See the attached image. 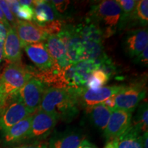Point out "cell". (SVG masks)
I'll return each mask as SVG.
<instances>
[{"label":"cell","mask_w":148,"mask_h":148,"mask_svg":"<svg viewBox=\"0 0 148 148\" xmlns=\"http://www.w3.org/2000/svg\"><path fill=\"white\" fill-rule=\"evenodd\" d=\"M104 62L105 61L97 60H86L76 62L73 64L77 73L86 84L88 77L90 76L92 72L96 69H101Z\"/></svg>","instance_id":"21"},{"label":"cell","mask_w":148,"mask_h":148,"mask_svg":"<svg viewBox=\"0 0 148 148\" xmlns=\"http://www.w3.org/2000/svg\"><path fill=\"white\" fill-rule=\"evenodd\" d=\"M0 8L2 10L5 18H6L9 24L11 25V27H13L16 19L10 10V8H9L8 4H7L6 1L0 0Z\"/></svg>","instance_id":"28"},{"label":"cell","mask_w":148,"mask_h":148,"mask_svg":"<svg viewBox=\"0 0 148 148\" xmlns=\"http://www.w3.org/2000/svg\"><path fill=\"white\" fill-rule=\"evenodd\" d=\"M121 8L117 1L105 0L92 7L88 18L100 26V24L106 26L108 30L106 36L112 34L114 27L119 22Z\"/></svg>","instance_id":"2"},{"label":"cell","mask_w":148,"mask_h":148,"mask_svg":"<svg viewBox=\"0 0 148 148\" xmlns=\"http://www.w3.org/2000/svg\"><path fill=\"white\" fill-rule=\"evenodd\" d=\"M82 148H96V147L90 143L88 140L84 139L82 142Z\"/></svg>","instance_id":"37"},{"label":"cell","mask_w":148,"mask_h":148,"mask_svg":"<svg viewBox=\"0 0 148 148\" xmlns=\"http://www.w3.org/2000/svg\"><path fill=\"white\" fill-rule=\"evenodd\" d=\"M64 25V23L63 21L59 19L55 20V21H53L50 22V23L46 24L44 26L39 27L47 35H52L58 34V33L62 30Z\"/></svg>","instance_id":"26"},{"label":"cell","mask_w":148,"mask_h":148,"mask_svg":"<svg viewBox=\"0 0 148 148\" xmlns=\"http://www.w3.org/2000/svg\"><path fill=\"white\" fill-rule=\"evenodd\" d=\"M89 114L90 122L97 129L103 131L106 128L112 111L103 104L96 105L91 108L86 109Z\"/></svg>","instance_id":"18"},{"label":"cell","mask_w":148,"mask_h":148,"mask_svg":"<svg viewBox=\"0 0 148 148\" xmlns=\"http://www.w3.org/2000/svg\"><path fill=\"white\" fill-rule=\"evenodd\" d=\"M32 114L16 94L0 113V132L5 133L16 123Z\"/></svg>","instance_id":"3"},{"label":"cell","mask_w":148,"mask_h":148,"mask_svg":"<svg viewBox=\"0 0 148 148\" xmlns=\"http://www.w3.org/2000/svg\"><path fill=\"white\" fill-rule=\"evenodd\" d=\"M79 88H47L39 109L54 114L58 119L70 121L79 112Z\"/></svg>","instance_id":"1"},{"label":"cell","mask_w":148,"mask_h":148,"mask_svg":"<svg viewBox=\"0 0 148 148\" xmlns=\"http://www.w3.org/2000/svg\"><path fill=\"white\" fill-rule=\"evenodd\" d=\"M3 47H0V62L3 59Z\"/></svg>","instance_id":"40"},{"label":"cell","mask_w":148,"mask_h":148,"mask_svg":"<svg viewBox=\"0 0 148 148\" xmlns=\"http://www.w3.org/2000/svg\"><path fill=\"white\" fill-rule=\"evenodd\" d=\"M34 9L32 6L29 5H20L16 16L21 21H31L34 19Z\"/></svg>","instance_id":"27"},{"label":"cell","mask_w":148,"mask_h":148,"mask_svg":"<svg viewBox=\"0 0 148 148\" xmlns=\"http://www.w3.org/2000/svg\"><path fill=\"white\" fill-rule=\"evenodd\" d=\"M114 95L112 96V97L108 98L106 101H104L102 103L105 106L110 109L112 111L115 110V101H114Z\"/></svg>","instance_id":"33"},{"label":"cell","mask_w":148,"mask_h":148,"mask_svg":"<svg viewBox=\"0 0 148 148\" xmlns=\"http://www.w3.org/2000/svg\"><path fill=\"white\" fill-rule=\"evenodd\" d=\"M47 86L32 77L23 85L16 92V95L19 98L25 107L34 114L39 109L41 99Z\"/></svg>","instance_id":"5"},{"label":"cell","mask_w":148,"mask_h":148,"mask_svg":"<svg viewBox=\"0 0 148 148\" xmlns=\"http://www.w3.org/2000/svg\"><path fill=\"white\" fill-rule=\"evenodd\" d=\"M51 3H52L55 10L60 17L61 14L65 12L69 4V1H51Z\"/></svg>","instance_id":"29"},{"label":"cell","mask_w":148,"mask_h":148,"mask_svg":"<svg viewBox=\"0 0 148 148\" xmlns=\"http://www.w3.org/2000/svg\"><path fill=\"white\" fill-rule=\"evenodd\" d=\"M117 148H143V135L140 131L131 125L126 132L118 138Z\"/></svg>","instance_id":"19"},{"label":"cell","mask_w":148,"mask_h":148,"mask_svg":"<svg viewBox=\"0 0 148 148\" xmlns=\"http://www.w3.org/2000/svg\"><path fill=\"white\" fill-rule=\"evenodd\" d=\"M148 45L147 29H137L127 33L124 40L125 51L130 57L137 56Z\"/></svg>","instance_id":"13"},{"label":"cell","mask_w":148,"mask_h":148,"mask_svg":"<svg viewBox=\"0 0 148 148\" xmlns=\"http://www.w3.org/2000/svg\"><path fill=\"white\" fill-rule=\"evenodd\" d=\"M9 148H49V145L45 142L36 141L34 143L28 144V145H23L17 146V147H9Z\"/></svg>","instance_id":"31"},{"label":"cell","mask_w":148,"mask_h":148,"mask_svg":"<svg viewBox=\"0 0 148 148\" xmlns=\"http://www.w3.org/2000/svg\"><path fill=\"white\" fill-rule=\"evenodd\" d=\"M0 23H1L2 25H4V26L6 27L7 29H8L11 27V25L9 24L8 21L5 18L4 14H3L2 10L0 8Z\"/></svg>","instance_id":"35"},{"label":"cell","mask_w":148,"mask_h":148,"mask_svg":"<svg viewBox=\"0 0 148 148\" xmlns=\"http://www.w3.org/2000/svg\"><path fill=\"white\" fill-rule=\"evenodd\" d=\"M34 9V23L38 27H42L50 22L59 20L60 16L58 15L53 8L51 1L36 0L32 1Z\"/></svg>","instance_id":"15"},{"label":"cell","mask_w":148,"mask_h":148,"mask_svg":"<svg viewBox=\"0 0 148 148\" xmlns=\"http://www.w3.org/2000/svg\"><path fill=\"white\" fill-rule=\"evenodd\" d=\"M45 46L47 52L54 60L66 56V48L64 42L57 34L48 35Z\"/></svg>","instance_id":"20"},{"label":"cell","mask_w":148,"mask_h":148,"mask_svg":"<svg viewBox=\"0 0 148 148\" xmlns=\"http://www.w3.org/2000/svg\"><path fill=\"white\" fill-rule=\"evenodd\" d=\"M33 114L21 120L3 134V143L11 145L27 138L30 129Z\"/></svg>","instance_id":"16"},{"label":"cell","mask_w":148,"mask_h":148,"mask_svg":"<svg viewBox=\"0 0 148 148\" xmlns=\"http://www.w3.org/2000/svg\"><path fill=\"white\" fill-rule=\"evenodd\" d=\"M146 90L140 84L123 86L114 95L116 109L133 112L140 101L145 98Z\"/></svg>","instance_id":"7"},{"label":"cell","mask_w":148,"mask_h":148,"mask_svg":"<svg viewBox=\"0 0 148 148\" xmlns=\"http://www.w3.org/2000/svg\"><path fill=\"white\" fill-rule=\"evenodd\" d=\"M58 119L54 114L38 110L33 114L30 129L26 139L42 140L47 138L54 128Z\"/></svg>","instance_id":"8"},{"label":"cell","mask_w":148,"mask_h":148,"mask_svg":"<svg viewBox=\"0 0 148 148\" xmlns=\"http://www.w3.org/2000/svg\"><path fill=\"white\" fill-rule=\"evenodd\" d=\"M7 30L8 29H6V27L1 23H0V47H3V42H4L5 36H6Z\"/></svg>","instance_id":"34"},{"label":"cell","mask_w":148,"mask_h":148,"mask_svg":"<svg viewBox=\"0 0 148 148\" xmlns=\"http://www.w3.org/2000/svg\"><path fill=\"white\" fill-rule=\"evenodd\" d=\"M123 86H103L97 88H88L86 86L79 88V105H82L85 109H88L102 103L108 98L119 92Z\"/></svg>","instance_id":"6"},{"label":"cell","mask_w":148,"mask_h":148,"mask_svg":"<svg viewBox=\"0 0 148 148\" xmlns=\"http://www.w3.org/2000/svg\"><path fill=\"white\" fill-rule=\"evenodd\" d=\"M134 126L139 130L140 132H147L148 127V109L147 102L140 105L135 116Z\"/></svg>","instance_id":"24"},{"label":"cell","mask_w":148,"mask_h":148,"mask_svg":"<svg viewBox=\"0 0 148 148\" xmlns=\"http://www.w3.org/2000/svg\"><path fill=\"white\" fill-rule=\"evenodd\" d=\"M84 140L81 130L68 128L53 134L48 145L49 148H77Z\"/></svg>","instance_id":"11"},{"label":"cell","mask_w":148,"mask_h":148,"mask_svg":"<svg viewBox=\"0 0 148 148\" xmlns=\"http://www.w3.org/2000/svg\"><path fill=\"white\" fill-rule=\"evenodd\" d=\"M132 117V112L120 109L114 110L103 130L105 137L109 140L119 138L131 126Z\"/></svg>","instance_id":"9"},{"label":"cell","mask_w":148,"mask_h":148,"mask_svg":"<svg viewBox=\"0 0 148 148\" xmlns=\"http://www.w3.org/2000/svg\"><path fill=\"white\" fill-rule=\"evenodd\" d=\"M110 79V75L103 70L99 69L92 71L88 77L86 86L88 88H97L103 86Z\"/></svg>","instance_id":"23"},{"label":"cell","mask_w":148,"mask_h":148,"mask_svg":"<svg viewBox=\"0 0 148 148\" xmlns=\"http://www.w3.org/2000/svg\"><path fill=\"white\" fill-rule=\"evenodd\" d=\"M6 3L12 14L16 16L18 9L20 6L18 1H16V0H9V1H6Z\"/></svg>","instance_id":"32"},{"label":"cell","mask_w":148,"mask_h":148,"mask_svg":"<svg viewBox=\"0 0 148 148\" xmlns=\"http://www.w3.org/2000/svg\"><path fill=\"white\" fill-rule=\"evenodd\" d=\"M134 17L136 18L140 23L147 25L148 21V1L140 0L137 1L134 11Z\"/></svg>","instance_id":"25"},{"label":"cell","mask_w":148,"mask_h":148,"mask_svg":"<svg viewBox=\"0 0 148 148\" xmlns=\"http://www.w3.org/2000/svg\"><path fill=\"white\" fill-rule=\"evenodd\" d=\"M118 3L121 8L119 25L123 27L129 19L134 16V11L137 1L134 0H118Z\"/></svg>","instance_id":"22"},{"label":"cell","mask_w":148,"mask_h":148,"mask_svg":"<svg viewBox=\"0 0 148 148\" xmlns=\"http://www.w3.org/2000/svg\"><path fill=\"white\" fill-rule=\"evenodd\" d=\"M77 148H82V143H81L80 145H79L78 146V147H77Z\"/></svg>","instance_id":"41"},{"label":"cell","mask_w":148,"mask_h":148,"mask_svg":"<svg viewBox=\"0 0 148 148\" xmlns=\"http://www.w3.org/2000/svg\"><path fill=\"white\" fill-rule=\"evenodd\" d=\"M75 28L82 41L102 43L103 38L104 37L103 30L101 26L88 17L83 23L75 25Z\"/></svg>","instance_id":"17"},{"label":"cell","mask_w":148,"mask_h":148,"mask_svg":"<svg viewBox=\"0 0 148 148\" xmlns=\"http://www.w3.org/2000/svg\"><path fill=\"white\" fill-rule=\"evenodd\" d=\"M25 53L38 70L49 69L55 60L51 58L43 42H37L24 47Z\"/></svg>","instance_id":"14"},{"label":"cell","mask_w":148,"mask_h":148,"mask_svg":"<svg viewBox=\"0 0 148 148\" xmlns=\"http://www.w3.org/2000/svg\"><path fill=\"white\" fill-rule=\"evenodd\" d=\"M134 62L136 64H143L145 66L147 65L148 63V47H146L144 50L136 56L135 58Z\"/></svg>","instance_id":"30"},{"label":"cell","mask_w":148,"mask_h":148,"mask_svg":"<svg viewBox=\"0 0 148 148\" xmlns=\"http://www.w3.org/2000/svg\"><path fill=\"white\" fill-rule=\"evenodd\" d=\"M18 2L21 5H29V6H31L32 5V1H29V0H27V1L21 0V1H18Z\"/></svg>","instance_id":"39"},{"label":"cell","mask_w":148,"mask_h":148,"mask_svg":"<svg viewBox=\"0 0 148 148\" xmlns=\"http://www.w3.org/2000/svg\"><path fill=\"white\" fill-rule=\"evenodd\" d=\"M13 27L21 42L22 48L30 44L42 42L48 36L38 25L30 21L16 19Z\"/></svg>","instance_id":"10"},{"label":"cell","mask_w":148,"mask_h":148,"mask_svg":"<svg viewBox=\"0 0 148 148\" xmlns=\"http://www.w3.org/2000/svg\"><path fill=\"white\" fill-rule=\"evenodd\" d=\"M0 82H1V75H0Z\"/></svg>","instance_id":"42"},{"label":"cell","mask_w":148,"mask_h":148,"mask_svg":"<svg viewBox=\"0 0 148 148\" xmlns=\"http://www.w3.org/2000/svg\"><path fill=\"white\" fill-rule=\"evenodd\" d=\"M147 132H145L143 134V148H148V135Z\"/></svg>","instance_id":"38"},{"label":"cell","mask_w":148,"mask_h":148,"mask_svg":"<svg viewBox=\"0 0 148 148\" xmlns=\"http://www.w3.org/2000/svg\"><path fill=\"white\" fill-rule=\"evenodd\" d=\"M22 46L14 27L7 30L3 45V58L9 63H21Z\"/></svg>","instance_id":"12"},{"label":"cell","mask_w":148,"mask_h":148,"mask_svg":"<svg viewBox=\"0 0 148 148\" xmlns=\"http://www.w3.org/2000/svg\"><path fill=\"white\" fill-rule=\"evenodd\" d=\"M117 144L118 138L109 140L103 148H117Z\"/></svg>","instance_id":"36"},{"label":"cell","mask_w":148,"mask_h":148,"mask_svg":"<svg viewBox=\"0 0 148 148\" xmlns=\"http://www.w3.org/2000/svg\"><path fill=\"white\" fill-rule=\"evenodd\" d=\"M58 36L62 40L66 48V56L72 63L85 60L82 39L77 34L75 25L64 24Z\"/></svg>","instance_id":"4"}]
</instances>
